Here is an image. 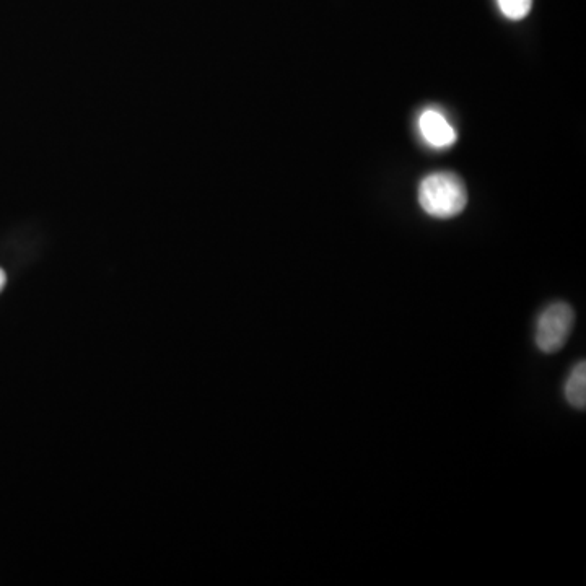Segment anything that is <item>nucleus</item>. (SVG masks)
Instances as JSON below:
<instances>
[{"instance_id":"3","label":"nucleus","mask_w":586,"mask_h":586,"mask_svg":"<svg viewBox=\"0 0 586 586\" xmlns=\"http://www.w3.org/2000/svg\"><path fill=\"white\" fill-rule=\"evenodd\" d=\"M417 126H419L420 136L425 140V144L430 145L433 149H447L458 139L453 124L448 121L442 111L435 110V108L422 111L417 119Z\"/></svg>"},{"instance_id":"2","label":"nucleus","mask_w":586,"mask_h":586,"mask_svg":"<svg viewBox=\"0 0 586 586\" xmlns=\"http://www.w3.org/2000/svg\"><path fill=\"white\" fill-rule=\"evenodd\" d=\"M575 324V311L569 303L556 302L549 305L539 316L534 341L544 354H557L564 349Z\"/></svg>"},{"instance_id":"6","label":"nucleus","mask_w":586,"mask_h":586,"mask_svg":"<svg viewBox=\"0 0 586 586\" xmlns=\"http://www.w3.org/2000/svg\"><path fill=\"white\" fill-rule=\"evenodd\" d=\"M5 284H7V276H5V272L0 269V290L4 289Z\"/></svg>"},{"instance_id":"5","label":"nucleus","mask_w":586,"mask_h":586,"mask_svg":"<svg viewBox=\"0 0 586 586\" xmlns=\"http://www.w3.org/2000/svg\"><path fill=\"white\" fill-rule=\"evenodd\" d=\"M500 12L508 20H523L533 7V0H497Z\"/></svg>"},{"instance_id":"1","label":"nucleus","mask_w":586,"mask_h":586,"mask_svg":"<svg viewBox=\"0 0 586 586\" xmlns=\"http://www.w3.org/2000/svg\"><path fill=\"white\" fill-rule=\"evenodd\" d=\"M419 204L433 219H453L468 206V189L460 176L451 171H437L420 181Z\"/></svg>"},{"instance_id":"4","label":"nucleus","mask_w":586,"mask_h":586,"mask_svg":"<svg viewBox=\"0 0 586 586\" xmlns=\"http://www.w3.org/2000/svg\"><path fill=\"white\" fill-rule=\"evenodd\" d=\"M565 398L570 406L583 411L586 407V362L573 367L569 380L565 383Z\"/></svg>"}]
</instances>
